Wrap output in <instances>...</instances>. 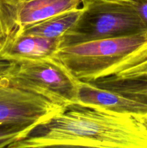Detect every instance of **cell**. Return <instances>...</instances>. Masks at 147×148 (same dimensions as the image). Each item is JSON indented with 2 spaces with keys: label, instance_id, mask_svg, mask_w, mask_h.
Masks as SVG:
<instances>
[{
  "label": "cell",
  "instance_id": "1",
  "mask_svg": "<svg viewBox=\"0 0 147 148\" xmlns=\"http://www.w3.org/2000/svg\"><path fill=\"white\" fill-rule=\"evenodd\" d=\"M140 116L114 112L98 106L71 103L10 145L15 148L55 145L147 148V129Z\"/></svg>",
  "mask_w": 147,
  "mask_h": 148
},
{
  "label": "cell",
  "instance_id": "19",
  "mask_svg": "<svg viewBox=\"0 0 147 148\" xmlns=\"http://www.w3.org/2000/svg\"><path fill=\"white\" fill-rule=\"evenodd\" d=\"M146 79H147V78H146ZM124 80H125V79H124ZM133 80H135V79H133Z\"/></svg>",
  "mask_w": 147,
  "mask_h": 148
},
{
  "label": "cell",
  "instance_id": "20",
  "mask_svg": "<svg viewBox=\"0 0 147 148\" xmlns=\"http://www.w3.org/2000/svg\"><path fill=\"white\" fill-rule=\"evenodd\" d=\"M5 147H6V146H5ZM3 147H0V148H3Z\"/></svg>",
  "mask_w": 147,
  "mask_h": 148
},
{
  "label": "cell",
  "instance_id": "17",
  "mask_svg": "<svg viewBox=\"0 0 147 148\" xmlns=\"http://www.w3.org/2000/svg\"><path fill=\"white\" fill-rule=\"evenodd\" d=\"M89 1H109V2H116V1H129V0H89ZM85 2V1H84Z\"/></svg>",
  "mask_w": 147,
  "mask_h": 148
},
{
  "label": "cell",
  "instance_id": "3",
  "mask_svg": "<svg viewBox=\"0 0 147 148\" xmlns=\"http://www.w3.org/2000/svg\"><path fill=\"white\" fill-rule=\"evenodd\" d=\"M0 85L38 94L63 106L78 103L79 80L53 57L9 62Z\"/></svg>",
  "mask_w": 147,
  "mask_h": 148
},
{
  "label": "cell",
  "instance_id": "4",
  "mask_svg": "<svg viewBox=\"0 0 147 148\" xmlns=\"http://www.w3.org/2000/svg\"><path fill=\"white\" fill-rule=\"evenodd\" d=\"M76 24L60 38V47L147 31L133 4L129 1H89Z\"/></svg>",
  "mask_w": 147,
  "mask_h": 148
},
{
  "label": "cell",
  "instance_id": "12",
  "mask_svg": "<svg viewBox=\"0 0 147 148\" xmlns=\"http://www.w3.org/2000/svg\"><path fill=\"white\" fill-rule=\"evenodd\" d=\"M33 128L17 125H0V147L24 138Z\"/></svg>",
  "mask_w": 147,
  "mask_h": 148
},
{
  "label": "cell",
  "instance_id": "18",
  "mask_svg": "<svg viewBox=\"0 0 147 148\" xmlns=\"http://www.w3.org/2000/svg\"><path fill=\"white\" fill-rule=\"evenodd\" d=\"M3 148H15V147H12V146L10 145H9L6 146V147H3Z\"/></svg>",
  "mask_w": 147,
  "mask_h": 148
},
{
  "label": "cell",
  "instance_id": "5",
  "mask_svg": "<svg viewBox=\"0 0 147 148\" xmlns=\"http://www.w3.org/2000/svg\"><path fill=\"white\" fill-rule=\"evenodd\" d=\"M86 0H0V46L27 27L53 15L80 8Z\"/></svg>",
  "mask_w": 147,
  "mask_h": 148
},
{
  "label": "cell",
  "instance_id": "6",
  "mask_svg": "<svg viewBox=\"0 0 147 148\" xmlns=\"http://www.w3.org/2000/svg\"><path fill=\"white\" fill-rule=\"evenodd\" d=\"M65 107L38 94L0 85V125L34 129L48 121Z\"/></svg>",
  "mask_w": 147,
  "mask_h": 148
},
{
  "label": "cell",
  "instance_id": "11",
  "mask_svg": "<svg viewBox=\"0 0 147 148\" xmlns=\"http://www.w3.org/2000/svg\"><path fill=\"white\" fill-rule=\"evenodd\" d=\"M118 79L133 80L147 78V58L137 63L121 68L109 75Z\"/></svg>",
  "mask_w": 147,
  "mask_h": 148
},
{
  "label": "cell",
  "instance_id": "16",
  "mask_svg": "<svg viewBox=\"0 0 147 148\" xmlns=\"http://www.w3.org/2000/svg\"><path fill=\"white\" fill-rule=\"evenodd\" d=\"M140 119H141V121H142V123L144 124V125L146 127V128L147 129V114L140 116Z\"/></svg>",
  "mask_w": 147,
  "mask_h": 148
},
{
  "label": "cell",
  "instance_id": "7",
  "mask_svg": "<svg viewBox=\"0 0 147 148\" xmlns=\"http://www.w3.org/2000/svg\"><path fill=\"white\" fill-rule=\"evenodd\" d=\"M78 103L98 106L120 114L134 116L147 114V105L82 81H79Z\"/></svg>",
  "mask_w": 147,
  "mask_h": 148
},
{
  "label": "cell",
  "instance_id": "13",
  "mask_svg": "<svg viewBox=\"0 0 147 148\" xmlns=\"http://www.w3.org/2000/svg\"><path fill=\"white\" fill-rule=\"evenodd\" d=\"M147 29V0H131Z\"/></svg>",
  "mask_w": 147,
  "mask_h": 148
},
{
  "label": "cell",
  "instance_id": "10",
  "mask_svg": "<svg viewBox=\"0 0 147 148\" xmlns=\"http://www.w3.org/2000/svg\"><path fill=\"white\" fill-rule=\"evenodd\" d=\"M91 83L147 105V79L124 80L106 76Z\"/></svg>",
  "mask_w": 147,
  "mask_h": 148
},
{
  "label": "cell",
  "instance_id": "15",
  "mask_svg": "<svg viewBox=\"0 0 147 148\" xmlns=\"http://www.w3.org/2000/svg\"><path fill=\"white\" fill-rule=\"evenodd\" d=\"M9 62H7V61H4L0 59V75L3 73L5 69L7 68V66H8Z\"/></svg>",
  "mask_w": 147,
  "mask_h": 148
},
{
  "label": "cell",
  "instance_id": "14",
  "mask_svg": "<svg viewBox=\"0 0 147 148\" xmlns=\"http://www.w3.org/2000/svg\"><path fill=\"white\" fill-rule=\"evenodd\" d=\"M39 148H99L95 147H89V146L76 145H55L46 146Z\"/></svg>",
  "mask_w": 147,
  "mask_h": 148
},
{
  "label": "cell",
  "instance_id": "9",
  "mask_svg": "<svg viewBox=\"0 0 147 148\" xmlns=\"http://www.w3.org/2000/svg\"><path fill=\"white\" fill-rule=\"evenodd\" d=\"M83 7L63 12L26 27L21 35L36 36L46 38H61L71 28L83 13Z\"/></svg>",
  "mask_w": 147,
  "mask_h": 148
},
{
  "label": "cell",
  "instance_id": "8",
  "mask_svg": "<svg viewBox=\"0 0 147 148\" xmlns=\"http://www.w3.org/2000/svg\"><path fill=\"white\" fill-rule=\"evenodd\" d=\"M59 47L60 38L21 35L0 46V59L12 62L51 58Z\"/></svg>",
  "mask_w": 147,
  "mask_h": 148
},
{
  "label": "cell",
  "instance_id": "2",
  "mask_svg": "<svg viewBox=\"0 0 147 148\" xmlns=\"http://www.w3.org/2000/svg\"><path fill=\"white\" fill-rule=\"evenodd\" d=\"M53 58L76 79L91 82L147 58V31L59 48Z\"/></svg>",
  "mask_w": 147,
  "mask_h": 148
}]
</instances>
